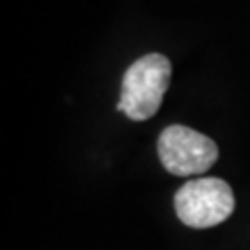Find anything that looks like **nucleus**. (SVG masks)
I'll return each instance as SVG.
<instances>
[{"label":"nucleus","mask_w":250,"mask_h":250,"mask_svg":"<svg viewBox=\"0 0 250 250\" xmlns=\"http://www.w3.org/2000/svg\"><path fill=\"white\" fill-rule=\"evenodd\" d=\"M179 221L194 229H207L223 223L236 207L229 184L219 177H200L186 182L173 198Z\"/></svg>","instance_id":"2"},{"label":"nucleus","mask_w":250,"mask_h":250,"mask_svg":"<svg viewBox=\"0 0 250 250\" xmlns=\"http://www.w3.org/2000/svg\"><path fill=\"white\" fill-rule=\"evenodd\" d=\"M169 82L171 61L159 52L144 54L125 71L117 108L134 121L150 119L163 104Z\"/></svg>","instance_id":"1"},{"label":"nucleus","mask_w":250,"mask_h":250,"mask_svg":"<svg viewBox=\"0 0 250 250\" xmlns=\"http://www.w3.org/2000/svg\"><path fill=\"white\" fill-rule=\"evenodd\" d=\"M156 150L163 167L177 177L207 173L219 156L213 140L186 125H169L163 129Z\"/></svg>","instance_id":"3"}]
</instances>
